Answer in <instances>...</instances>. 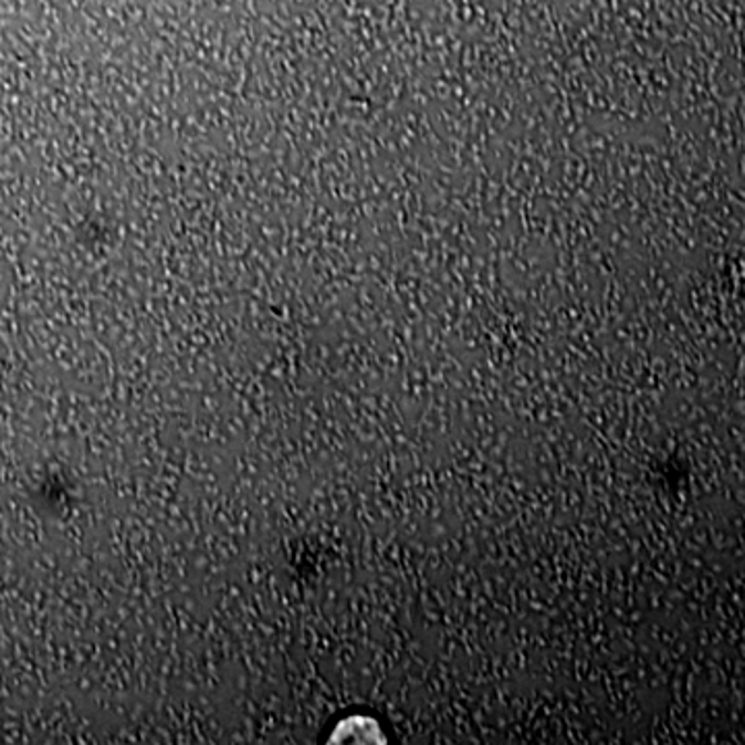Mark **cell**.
I'll use <instances>...</instances> for the list:
<instances>
[{"label": "cell", "instance_id": "1", "mask_svg": "<svg viewBox=\"0 0 745 745\" xmlns=\"http://www.w3.org/2000/svg\"><path fill=\"white\" fill-rule=\"evenodd\" d=\"M379 730L371 718H348L334 733V742H350V744H375L379 742Z\"/></svg>", "mask_w": 745, "mask_h": 745}]
</instances>
